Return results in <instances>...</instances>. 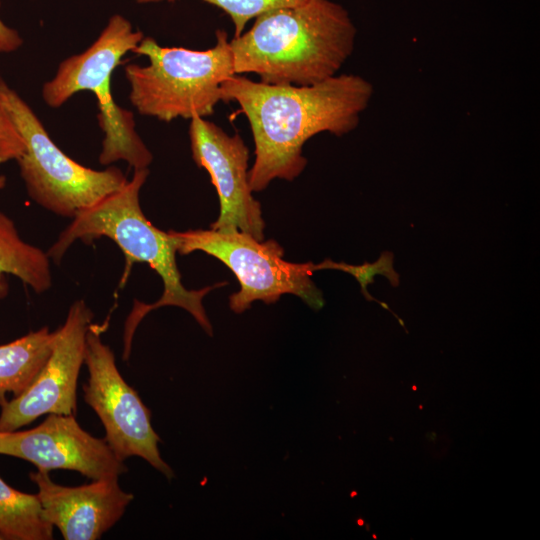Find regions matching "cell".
I'll use <instances>...</instances> for the list:
<instances>
[{
	"label": "cell",
	"mask_w": 540,
	"mask_h": 540,
	"mask_svg": "<svg viewBox=\"0 0 540 540\" xmlns=\"http://www.w3.org/2000/svg\"><path fill=\"white\" fill-rule=\"evenodd\" d=\"M373 86L355 74L332 76L313 85H272L234 74L221 85V101H234L245 114L255 144L249 185L264 190L276 179L294 180L307 160L304 144L314 135L353 131L367 109Z\"/></svg>",
	"instance_id": "6da1fadb"
},
{
	"label": "cell",
	"mask_w": 540,
	"mask_h": 540,
	"mask_svg": "<svg viewBox=\"0 0 540 540\" xmlns=\"http://www.w3.org/2000/svg\"><path fill=\"white\" fill-rule=\"evenodd\" d=\"M356 33L348 11L331 0L273 9L229 41L234 72L255 73L272 85H313L337 75Z\"/></svg>",
	"instance_id": "7a4b0ae2"
},
{
	"label": "cell",
	"mask_w": 540,
	"mask_h": 540,
	"mask_svg": "<svg viewBox=\"0 0 540 540\" xmlns=\"http://www.w3.org/2000/svg\"><path fill=\"white\" fill-rule=\"evenodd\" d=\"M148 175V168L134 170L132 178L121 188L74 216L47 251L49 258L58 264L75 241L91 243L106 237L114 241L125 256L122 283L136 262L147 263L160 276L163 282L161 297L150 304L135 301L127 317L123 336L124 360L129 358L133 335L139 323L149 312L160 307L183 308L212 336L213 329L202 299L210 290L227 284L222 282L199 290L185 288L176 263L174 237L169 231L155 227L140 205V191Z\"/></svg>",
	"instance_id": "3957f363"
},
{
	"label": "cell",
	"mask_w": 540,
	"mask_h": 540,
	"mask_svg": "<svg viewBox=\"0 0 540 540\" xmlns=\"http://www.w3.org/2000/svg\"><path fill=\"white\" fill-rule=\"evenodd\" d=\"M133 52L149 62L124 67L129 101L141 115L164 122L213 114L222 83L235 74L224 30H217L216 44L207 50L162 47L144 37Z\"/></svg>",
	"instance_id": "277c9868"
},
{
	"label": "cell",
	"mask_w": 540,
	"mask_h": 540,
	"mask_svg": "<svg viewBox=\"0 0 540 540\" xmlns=\"http://www.w3.org/2000/svg\"><path fill=\"white\" fill-rule=\"evenodd\" d=\"M144 37L126 17L113 14L97 39L83 52L64 59L54 77L42 86L43 102L53 109L81 91L94 94L98 124L104 132L98 160L104 166L125 161L136 170L148 168L153 161L151 151L135 129L133 113L119 106L111 93L113 71Z\"/></svg>",
	"instance_id": "5b68a950"
},
{
	"label": "cell",
	"mask_w": 540,
	"mask_h": 540,
	"mask_svg": "<svg viewBox=\"0 0 540 540\" xmlns=\"http://www.w3.org/2000/svg\"><path fill=\"white\" fill-rule=\"evenodd\" d=\"M0 100L25 143L16 160L20 176L29 197L42 208L73 218L127 182L118 167L95 170L66 155L29 104L1 77Z\"/></svg>",
	"instance_id": "8992f818"
},
{
	"label": "cell",
	"mask_w": 540,
	"mask_h": 540,
	"mask_svg": "<svg viewBox=\"0 0 540 540\" xmlns=\"http://www.w3.org/2000/svg\"><path fill=\"white\" fill-rule=\"evenodd\" d=\"M169 232L175 239L177 253L202 251L235 274L240 289L229 297V306L235 313L244 312L257 300L275 303L284 294L298 296L314 310L324 305L322 292L311 279L319 270L318 264L285 261L282 246L273 239L263 242L244 232L213 229Z\"/></svg>",
	"instance_id": "52a82bcc"
},
{
	"label": "cell",
	"mask_w": 540,
	"mask_h": 540,
	"mask_svg": "<svg viewBox=\"0 0 540 540\" xmlns=\"http://www.w3.org/2000/svg\"><path fill=\"white\" fill-rule=\"evenodd\" d=\"M84 363L89 372L84 400L101 420L110 448L121 460L140 457L172 479L174 472L158 449L161 440L152 427L150 410L123 379L111 348L102 341L100 327L94 324L87 333Z\"/></svg>",
	"instance_id": "ba28073f"
},
{
	"label": "cell",
	"mask_w": 540,
	"mask_h": 540,
	"mask_svg": "<svg viewBox=\"0 0 540 540\" xmlns=\"http://www.w3.org/2000/svg\"><path fill=\"white\" fill-rule=\"evenodd\" d=\"M92 319L85 301L71 304L64 323L54 331L51 353L33 382L1 406L0 432L18 430L44 414H75L77 381Z\"/></svg>",
	"instance_id": "9c48e42d"
},
{
	"label": "cell",
	"mask_w": 540,
	"mask_h": 540,
	"mask_svg": "<svg viewBox=\"0 0 540 540\" xmlns=\"http://www.w3.org/2000/svg\"><path fill=\"white\" fill-rule=\"evenodd\" d=\"M192 157L210 175L220 201V213L211 229L240 231L264 239L265 222L260 203L249 185V150L238 133L230 136L203 117H192L189 125Z\"/></svg>",
	"instance_id": "30bf717a"
},
{
	"label": "cell",
	"mask_w": 540,
	"mask_h": 540,
	"mask_svg": "<svg viewBox=\"0 0 540 540\" xmlns=\"http://www.w3.org/2000/svg\"><path fill=\"white\" fill-rule=\"evenodd\" d=\"M0 454L29 461L39 471L73 470L92 480L127 472L105 439L83 430L74 415L49 414L32 429L0 432Z\"/></svg>",
	"instance_id": "8fae6325"
},
{
	"label": "cell",
	"mask_w": 540,
	"mask_h": 540,
	"mask_svg": "<svg viewBox=\"0 0 540 540\" xmlns=\"http://www.w3.org/2000/svg\"><path fill=\"white\" fill-rule=\"evenodd\" d=\"M38 488L44 518L57 527L65 540H96L124 515L133 494L124 491L118 478H105L69 487L53 482L49 472L30 473Z\"/></svg>",
	"instance_id": "7c38bea8"
},
{
	"label": "cell",
	"mask_w": 540,
	"mask_h": 540,
	"mask_svg": "<svg viewBox=\"0 0 540 540\" xmlns=\"http://www.w3.org/2000/svg\"><path fill=\"white\" fill-rule=\"evenodd\" d=\"M47 252L24 241L14 222L0 211V299L8 294L7 274L41 294L52 286Z\"/></svg>",
	"instance_id": "4fadbf2b"
},
{
	"label": "cell",
	"mask_w": 540,
	"mask_h": 540,
	"mask_svg": "<svg viewBox=\"0 0 540 540\" xmlns=\"http://www.w3.org/2000/svg\"><path fill=\"white\" fill-rule=\"evenodd\" d=\"M54 332L47 326L0 345V406L23 393L48 359Z\"/></svg>",
	"instance_id": "5bb4252c"
},
{
	"label": "cell",
	"mask_w": 540,
	"mask_h": 540,
	"mask_svg": "<svg viewBox=\"0 0 540 540\" xmlns=\"http://www.w3.org/2000/svg\"><path fill=\"white\" fill-rule=\"evenodd\" d=\"M0 536L3 540L53 539V526L44 518L37 494L18 491L1 477Z\"/></svg>",
	"instance_id": "9a60e30c"
},
{
	"label": "cell",
	"mask_w": 540,
	"mask_h": 540,
	"mask_svg": "<svg viewBox=\"0 0 540 540\" xmlns=\"http://www.w3.org/2000/svg\"><path fill=\"white\" fill-rule=\"evenodd\" d=\"M320 270L335 269L351 274L359 282L361 291L368 301H375L386 310L390 308L386 303H382L372 297L368 292V285L374 282L376 275L385 276L393 287H397L400 282L398 273L393 268V254L391 252H383L377 261L374 263L365 262L362 265H350L345 262H334L326 259L319 263Z\"/></svg>",
	"instance_id": "2e32d148"
},
{
	"label": "cell",
	"mask_w": 540,
	"mask_h": 540,
	"mask_svg": "<svg viewBox=\"0 0 540 540\" xmlns=\"http://www.w3.org/2000/svg\"><path fill=\"white\" fill-rule=\"evenodd\" d=\"M174 1V0H169ZM222 9L232 20L234 37L242 34L246 24L257 16L278 8L302 4L307 0H201Z\"/></svg>",
	"instance_id": "e0dca14e"
},
{
	"label": "cell",
	"mask_w": 540,
	"mask_h": 540,
	"mask_svg": "<svg viewBox=\"0 0 540 540\" xmlns=\"http://www.w3.org/2000/svg\"><path fill=\"white\" fill-rule=\"evenodd\" d=\"M25 151L24 140L0 100V165L17 160Z\"/></svg>",
	"instance_id": "ac0fdd59"
},
{
	"label": "cell",
	"mask_w": 540,
	"mask_h": 540,
	"mask_svg": "<svg viewBox=\"0 0 540 540\" xmlns=\"http://www.w3.org/2000/svg\"><path fill=\"white\" fill-rule=\"evenodd\" d=\"M22 45L23 38L20 33L16 29L5 24L0 18V54L13 53Z\"/></svg>",
	"instance_id": "d6986e66"
},
{
	"label": "cell",
	"mask_w": 540,
	"mask_h": 540,
	"mask_svg": "<svg viewBox=\"0 0 540 540\" xmlns=\"http://www.w3.org/2000/svg\"><path fill=\"white\" fill-rule=\"evenodd\" d=\"M7 179L5 175H0V191L5 188Z\"/></svg>",
	"instance_id": "ffe728a7"
},
{
	"label": "cell",
	"mask_w": 540,
	"mask_h": 540,
	"mask_svg": "<svg viewBox=\"0 0 540 540\" xmlns=\"http://www.w3.org/2000/svg\"><path fill=\"white\" fill-rule=\"evenodd\" d=\"M137 3H140V4H146V3H155V2H160V1H163V0H133Z\"/></svg>",
	"instance_id": "44dd1931"
},
{
	"label": "cell",
	"mask_w": 540,
	"mask_h": 540,
	"mask_svg": "<svg viewBox=\"0 0 540 540\" xmlns=\"http://www.w3.org/2000/svg\"><path fill=\"white\" fill-rule=\"evenodd\" d=\"M426 437H427L429 440H431V441H435L437 435H436L435 432H429V433L426 435Z\"/></svg>",
	"instance_id": "7402d4cb"
},
{
	"label": "cell",
	"mask_w": 540,
	"mask_h": 540,
	"mask_svg": "<svg viewBox=\"0 0 540 540\" xmlns=\"http://www.w3.org/2000/svg\"><path fill=\"white\" fill-rule=\"evenodd\" d=\"M0 540H3L1 536H0Z\"/></svg>",
	"instance_id": "603a6c76"
}]
</instances>
